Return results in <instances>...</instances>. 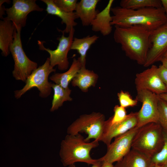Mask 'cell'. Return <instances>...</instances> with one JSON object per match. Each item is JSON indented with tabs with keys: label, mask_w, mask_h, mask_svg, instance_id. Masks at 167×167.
Masks as SVG:
<instances>
[{
	"label": "cell",
	"mask_w": 167,
	"mask_h": 167,
	"mask_svg": "<svg viewBox=\"0 0 167 167\" xmlns=\"http://www.w3.org/2000/svg\"><path fill=\"white\" fill-rule=\"evenodd\" d=\"M139 128L136 127L115 138L114 141L107 147L105 154L98 160L113 164L122 159L132 149L133 140Z\"/></svg>",
	"instance_id": "obj_9"
},
{
	"label": "cell",
	"mask_w": 167,
	"mask_h": 167,
	"mask_svg": "<svg viewBox=\"0 0 167 167\" xmlns=\"http://www.w3.org/2000/svg\"><path fill=\"white\" fill-rule=\"evenodd\" d=\"M150 40L151 46L143 66L145 67L160 61L167 51V21L152 31Z\"/></svg>",
	"instance_id": "obj_12"
},
{
	"label": "cell",
	"mask_w": 167,
	"mask_h": 167,
	"mask_svg": "<svg viewBox=\"0 0 167 167\" xmlns=\"http://www.w3.org/2000/svg\"><path fill=\"white\" fill-rule=\"evenodd\" d=\"M98 79V75L93 71L82 67L72 80L71 84L86 92L91 87L95 86Z\"/></svg>",
	"instance_id": "obj_20"
},
{
	"label": "cell",
	"mask_w": 167,
	"mask_h": 167,
	"mask_svg": "<svg viewBox=\"0 0 167 167\" xmlns=\"http://www.w3.org/2000/svg\"><path fill=\"white\" fill-rule=\"evenodd\" d=\"M82 67L79 58L77 59L74 58L71 66L67 71L62 73H55L50 76L49 79L63 88H68L70 83Z\"/></svg>",
	"instance_id": "obj_21"
},
{
	"label": "cell",
	"mask_w": 167,
	"mask_h": 167,
	"mask_svg": "<svg viewBox=\"0 0 167 167\" xmlns=\"http://www.w3.org/2000/svg\"><path fill=\"white\" fill-rule=\"evenodd\" d=\"M99 141L94 140L87 142L80 134H68L62 140L59 155L61 161L64 167L74 164L77 162L93 165L98 161L90 155L91 150L99 146Z\"/></svg>",
	"instance_id": "obj_3"
},
{
	"label": "cell",
	"mask_w": 167,
	"mask_h": 167,
	"mask_svg": "<svg viewBox=\"0 0 167 167\" xmlns=\"http://www.w3.org/2000/svg\"><path fill=\"white\" fill-rule=\"evenodd\" d=\"M137 124V112L131 113L124 120L116 124L109 125L105 122L103 134L100 141L103 142L108 147L113 138L136 127Z\"/></svg>",
	"instance_id": "obj_14"
},
{
	"label": "cell",
	"mask_w": 167,
	"mask_h": 167,
	"mask_svg": "<svg viewBox=\"0 0 167 167\" xmlns=\"http://www.w3.org/2000/svg\"><path fill=\"white\" fill-rule=\"evenodd\" d=\"M113 115L106 120L107 124L112 125L119 123L124 120L127 117L126 108L120 105H116L114 107Z\"/></svg>",
	"instance_id": "obj_26"
},
{
	"label": "cell",
	"mask_w": 167,
	"mask_h": 167,
	"mask_svg": "<svg viewBox=\"0 0 167 167\" xmlns=\"http://www.w3.org/2000/svg\"><path fill=\"white\" fill-rule=\"evenodd\" d=\"M158 110L159 118L158 123L163 129L167 130V102L159 96Z\"/></svg>",
	"instance_id": "obj_27"
},
{
	"label": "cell",
	"mask_w": 167,
	"mask_h": 167,
	"mask_svg": "<svg viewBox=\"0 0 167 167\" xmlns=\"http://www.w3.org/2000/svg\"><path fill=\"white\" fill-rule=\"evenodd\" d=\"M75 30L72 28L69 33L67 37L64 36V33L62 32V35L57 38L59 43L57 48L52 50L49 48H45L42 41H39L38 45L39 49L45 50L49 54L50 64L53 67L57 66L58 69L63 71L67 69L69 66V62L67 55L71 48L74 39Z\"/></svg>",
	"instance_id": "obj_10"
},
{
	"label": "cell",
	"mask_w": 167,
	"mask_h": 167,
	"mask_svg": "<svg viewBox=\"0 0 167 167\" xmlns=\"http://www.w3.org/2000/svg\"><path fill=\"white\" fill-rule=\"evenodd\" d=\"M163 57H167V51L164 54Z\"/></svg>",
	"instance_id": "obj_37"
},
{
	"label": "cell",
	"mask_w": 167,
	"mask_h": 167,
	"mask_svg": "<svg viewBox=\"0 0 167 167\" xmlns=\"http://www.w3.org/2000/svg\"><path fill=\"white\" fill-rule=\"evenodd\" d=\"M151 159L144 154L131 149L113 167H153Z\"/></svg>",
	"instance_id": "obj_17"
},
{
	"label": "cell",
	"mask_w": 167,
	"mask_h": 167,
	"mask_svg": "<svg viewBox=\"0 0 167 167\" xmlns=\"http://www.w3.org/2000/svg\"><path fill=\"white\" fill-rule=\"evenodd\" d=\"M164 143L159 152L153 156L151 161L154 165L167 167V130L163 129Z\"/></svg>",
	"instance_id": "obj_25"
},
{
	"label": "cell",
	"mask_w": 167,
	"mask_h": 167,
	"mask_svg": "<svg viewBox=\"0 0 167 167\" xmlns=\"http://www.w3.org/2000/svg\"><path fill=\"white\" fill-rule=\"evenodd\" d=\"M158 68L152 65L150 68L136 74L135 84L137 91L147 90L158 95L167 93V88L159 75Z\"/></svg>",
	"instance_id": "obj_11"
},
{
	"label": "cell",
	"mask_w": 167,
	"mask_h": 167,
	"mask_svg": "<svg viewBox=\"0 0 167 167\" xmlns=\"http://www.w3.org/2000/svg\"><path fill=\"white\" fill-rule=\"evenodd\" d=\"M54 3L64 12L71 13L75 12L78 3L77 0H53Z\"/></svg>",
	"instance_id": "obj_29"
},
{
	"label": "cell",
	"mask_w": 167,
	"mask_h": 167,
	"mask_svg": "<svg viewBox=\"0 0 167 167\" xmlns=\"http://www.w3.org/2000/svg\"><path fill=\"white\" fill-rule=\"evenodd\" d=\"M56 70L50 64L49 58L41 66L32 72L27 79L25 84L21 89L15 91V96L19 98L28 91L33 88H36L40 91L39 96L42 98L47 97L52 91V83L48 81L50 74L55 72Z\"/></svg>",
	"instance_id": "obj_7"
},
{
	"label": "cell",
	"mask_w": 167,
	"mask_h": 167,
	"mask_svg": "<svg viewBox=\"0 0 167 167\" xmlns=\"http://www.w3.org/2000/svg\"><path fill=\"white\" fill-rule=\"evenodd\" d=\"M162 65L167 68V57H163L160 61Z\"/></svg>",
	"instance_id": "obj_33"
},
{
	"label": "cell",
	"mask_w": 167,
	"mask_h": 167,
	"mask_svg": "<svg viewBox=\"0 0 167 167\" xmlns=\"http://www.w3.org/2000/svg\"><path fill=\"white\" fill-rule=\"evenodd\" d=\"M21 28L15 27L13 41L11 45L10 51L15 63L13 76L16 80L25 82L37 68L38 65L27 57L23 49L21 39Z\"/></svg>",
	"instance_id": "obj_6"
},
{
	"label": "cell",
	"mask_w": 167,
	"mask_h": 167,
	"mask_svg": "<svg viewBox=\"0 0 167 167\" xmlns=\"http://www.w3.org/2000/svg\"><path fill=\"white\" fill-rule=\"evenodd\" d=\"M120 105L125 108L134 107L137 105L138 101L133 99L129 93L127 92L121 91L117 94Z\"/></svg>",
	"instance_id": "obj_28"
},
{
	"label": "cell",
	"mask_w": 167,
	"mask_h": 167,
	"mask_svg": "<svg viewBox=\"0 0 167 167\" xmlns=\"http://www.w3.org/2000/svg\"><path fill=\"white\" fill-rule=\"evenodd\" d=\"M114 27V41L121 45L127 57L143 66L151 46L150 37L152 31L139 25Z\"/></svg>",
	"instance_id": "obj_1"
},
{
	"label": "cell",
	"mask_w": 167,
	"mask_h": 167,
	"mask_svg": "<svg viewBox=\"0 0 167 167\" xmlns=\"http://www.w3.org/2000/svg\"><path fill=\"white\" fill-rule=\"evenodd\" d=\"M102 163L101 167H113V164L106 162H102Z\"/></svg>",
	"instance_id": "obj_34"
},
{
	"label": "cell",
	"mask_w": 167,
	"mask_h": 167,
	"mask_svg": "<svg viewBox=\"0 0 167 167\" xmlns=\"http://www.w3.org/2000/svg\"><path fill=\"white\" fill-rule=\"evenodd\" d=\"M102 163L101 162L99 161L98 160V161L97 162L93 165H92V166L90 167H101ZM68 167H76V166L75 164H73L70 165L68 166Z\"/></svg>",
	"instance_id": "obj_31"
},
{
	"label": "cell",
	"mask_w": 167,
	"mask_h": 167,
	"mask_svg": "<svg viewBox=\"0 0 167 167\" xmlns=\"http://www.w3.org/2000/svg\"><path fill=\"white\" fill-rule=\"evenodd\" d=\"M158 96L167 102V93L162 94Z\"/></svg>",
	"instance_id": "obj_35"
},
{
	"label": "cell",
	"mask_w": 167,
	"mask_h": 167,
	"mask_svg": "<svg viewBox=\"0 0 167 167\" xmlns=\"http://www.w3.org/2000/svg\"><path fill=\"white\" fill-rule=\"evenodd\" d=\"M99 38V37L96 35H88L82 38H74L71 49L76 50L80 54V56L79 58L82 67H86L87 52L92 45Z\"/></svg>",
	"instance_id": "obj_22"
},
{
	"label": "cell",
	"mask_w": 167,
	"mask_h": 167,
	"mask_svg": "<svg viewBox=\"0 0 167 167\" xmlns=\"http://www.w3.org/2000/svg\"><path fill=\"white\" fill-rule=\"evenodd\" d=\"M0 21V49L3 55L7 57L10 53V48L14 40L15 27L6 17Z\"/></svg>",
	"instance_id": "obj_19"
},
{
	"label": "cell",
	"mask_w": 167,
	"mask_h": 167,
	"mask_svg": "<svg viewBox=\"0 0 167 167\" xmlns=\"http://www.w3.org/2000/svg\"><path fill=\"white\" fill-rule=\"evenodd\" d=\"M36 0H13L12 6L5 8L7 15L6 18L11 21L15 28L24 27L28 15L33 11L41 12L43 8L40 7Z\"/></svg>",
	"instance_id": "obj_13"
},
{
	"label": "cell",
	"mask_w": 167,
	"mask_h": 167,
	"mask_svg": "<svg viewBox=\"0 0 167 167\" xmlns=\"http://www.w3.org/2000/svg\"><path fill=\"white\" fill-rule=\"evenodd\" d=\"M100 0H81L78 2L75 12L83 26L90 25L100 12L96 9Z\"/></svg>",
	"instance_id": "obj_16"
},
{
	"label": "cell",
	"mask_w": 167,
	"mask_h": 167,
	"mask_svg": "<svg viewBox=\"0 0 167 167\" xmlns=\"http://www.w3.org/2000/svg\"><path fill=\"white\" fill-rule=\"evenodd\" d=\"M136 99L142 103L137 112V127L140 128L152 122L158 123L159 118L158 95L148 90L137 91Z\"/></svg>",
	"instance_id": "obj_8"
},
{
	"label": "cell",
	"mask_w": 167,
	"mask_h": 167,
	"mask_svg": "<svg viewBox=\"0 0 167 167\" xmlns=\"http://www.w3.org/2000/svg\"><path fill=\"white\" fill-rule=\"evenodd\" d=\"M113 2V0H109L105 8L97 14L92 21L90 25L93 31L99 32L104 36L108 35L111 32L112 18L110 12Z\"/></svg>",
	"instance_id": "obj_15"
},
{
	"label": "cell",
	"mask_w": 167,
	"mask_h": 167,
	"mask_svg": "<svg viewBox=\"0 0 167 167\" xmlns=\"http://www.w3.org/2000/svg\"><path fill=\"white\" fill-rule=\"evenodd\" d=\"M46 5V11L49 14L55 15L62 19V24H64L66 28L62 32L69 33L71 29L77 24L75 21L78 18L75 12L67 13L61 10L54 3L53 0H41Z\"/></svg>",
	"instance_id": "obj_18"
},
{
	"label": "cell",
	"mask_w": 167,
	"mask_h": 167,
	"mask_svg": "<svg viewBox=\"0 0 167 167\" xmlns=\"http://www.w3.org/2000/svg\"><path fill=\"white\" fill-rule=\"evenodd\" d=\"M104 115L100 112H93L80 115L67 128L68 134L75 135L84 132L88 136L85 141L92 139L100 141L102 135L105 122Z\"/></svg>",
	"instance_id": "obj_5"
},
{
	"label": "cell",
	"mask_w": 167,
	"mask_h": 167,
	"mask_svg": "<svg viewBox=\"0 0 167 167\" xmlns=\"http://www.w3.org/2000/svg\"><path fill=\"white\" fill-rule=\"evenodd\" d=\"M51 86L54 94L50 111L53 112L62 106L64 102L71 101L72 98L70 96L71 91L69 88H64L54 83H52Z\"/></svg>",
	"instance_id": "obj_23"
},
{
	"label": "cell",
	"mask_w": 167,
	"mask_h": 167,
	"mask_svg": "<svg viewBox=\"0 0 167 167\" xmlns=\"http://www.w3.org/2000/svg\"><path fill=\"white\" fill-rule=\"evenodd\" d=\"M120 5L122 8L132 10L162 7L161 0H122Z\"/></svg>",
	"instance_id": "obj_24"
},
{
	"label": "cell",
	"mask_w": 167,
	"mask_h": 167,
	"mask_svg": "<svg viewBox=\"0 0 167 167\" xmlns=\"http://www.w3.org/2000/svg\"><path fill=\"white\" fill-rule=\"evenodd\" d=\"M111 12L113 14L111 24L114 26L126 27L139 25L152 31L167 21L163 7L132 10L116 6L112 7Z\"/></svg>",
	"instance_id": "obj_2"
},
{
	"label": "cell",
	"mask_w": 167,
	"mask_h": 167,
	"mask_svg": "<svg viewBox=\"0 0 167 167\" xmlns=\"http://www.w3.org/2000/svg\"><path fill=\"white\" fill-rule=\"evenodd\" d=\"M162 7L164 9L167 17V0H161Z\"/></svg>",
	"instance_id": "obj_32"
},
{
	"label": "cell",
	"mask_w": 167,
	"mask_h": 167,
	"mask_svg": "<svg viewBox=\"0 0 167 167\" xmlns=\"http://www.w3.org/2000/svg\"><path fill=\"white\" fill-rule=\"evenodd\" d=\"M164 143L163 128L158 123L152 122L139 128L133 139L132 149L151 159L160 151Z\"/></svg>",
	"instance_id": "obj_4"
},
{
	"label": "cell",
	"mask_w": 167,
	"mask_h": 167,
	"mask_svg": "<svg viewBox=\"0 0 167 167\" xmlns=\"http://www.w3.org/2000/svg\"><path fill=\"white\" fill-rule=\"evenodd\" d=\"M158 72L161 80L167 88V68L162 65L158 68Z\"/></svg>",
	"instance_id": "obj_30"
},
{
	"label": "cell",
	"mask_w": 167,
	"mask_h": 167,
	"mask_svg": "<svg viewBox=\"0 0 167 167\" xmlns=\"http://www.w3.org/2000/svg\"><path fill=\"white\" fill-rule=\"evenodd\" d=\"M153 167H164L158 165H154Z\"/></svg>",
	"instance_id": "obj_36"
}]
</instances>
